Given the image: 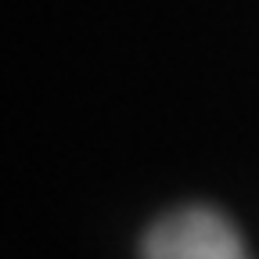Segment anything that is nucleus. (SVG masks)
Returning <instances> with one entry per match:
<instances>
[{"label":"nucleus","mask_w":259,"mask_h":259,"mask_svg":"<svg viewBox=\"0 0 259 259\" xmlns=\"http://www.w3.org/2000/svg\"><path fill=\"white\" fill-rule=\"evenodd\" d=\"M141 259H248V248L220 209L187 205L148 227Z\"/></svg>","instance_id":"obj_1"}]
</instances>
